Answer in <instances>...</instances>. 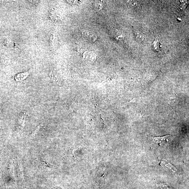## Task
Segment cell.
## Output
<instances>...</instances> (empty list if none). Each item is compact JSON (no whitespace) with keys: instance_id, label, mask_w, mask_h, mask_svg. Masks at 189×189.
<instances>
[{"instance_id":"obj_2","label":"cell","mask_w":189,"mask_h":189,"mask_svg":"<svg viewBox=\"0 0 189 189\" xmlns=\"http://www.w3.org/2000/svg\"><path fill=\"white\" fill-rule=\"evenodd\" d=\"M94 8L97 11H100L103 8L104 2L103 1H95L93 4Z\"/></svg>"},{"instance_id":"obj_1","label":"cell","mask_w":189,"mask_h":189,"mask_svg":"<svg viewBox=\"0 0 189 189\" xmlns=\"http://www.w3.org/2000/svg\"><path fill=\"white\" fill-rule=\"evenodd\" d=\"M82 36L84 39L91 42H95L97 39L96 36L94 34L88 31H83Z\"/></svg>"},{"instance_id":"obj_6","label":"cell","mask_w":189,"mask_h":189,"mask_svg":"<svg viewBox=\"0 0 189 189\" xmlns=\"http://www.w3.org/2000/svg\"><path fill=\"white\" fill-rule=\"evenodd\" d=\"M161 163H162L163 165L165 166L166 167H167V168L170 169V170H173V171L174 172L177 171V169L176 168V167H175L174 166L170 163L169 162H167L165 160H162V162H161Z\"/></svg>"},{"instance_id":"obj_7","label":"cell","mask_w":189,"mask_h":189,"mask_svg":"<svg viewBox=\"0 0 189 189\" xmlns=\"http://www.w3.org/2000/svg\"><path fill=\"white\" fill-rule=\"evenodd\" d=\"M84 59L87 60H94L95 58V55L93 52L88 51L84 53Z\"/></svg>"},{"instance_id":"obj_8","label":"cell","mask_w":189,"mask_h":189,"mask_svg":"<svg viewBox=\"0 0 189 189\" xmlns=\"http://www.w3.org/2000/svg\"><path fill=\"white\" fill-rule=\"evenodd\" d=\"M68 2L73 5H77L80 3L81 1H67Z\"/></svg>"},{"instance_id":"obj_9","label":"cell","mask_w":189,"mask_h":189,"mask_svg":"<svg viewBox=\"0 0 189 189\" xmlns=\"http://www.w3.org/2000/svg\"><path fill=\"white\" fill-rule=\"evenodd\" d=\"M160 187L162 189H172L169 186L165 185L163 184H160Z\"/></svg>"},{"instance_id":"obj_3","label":"cell","mask_w":189,"mask_h":189,"mask_svg":"<svg viewBox=\"0 0 189 189\" xmlns=\"http://www.w3.org/2000/svg\"><path fill=\"white\" fill-rule=\"evenodd\" d=\"M169 135L162 137H157L153 138V141L155 143H157L159 145L162 144L163 143L165 142L166 141L168 137H170Z\"/></svg>"},{"instance_id":"obj_4","label":"cell","mask_w":189,"mask_h":189,"mask_svg":"<svg viewBox=\"0 0 189 189\" xmlns=\"http://www.w3.org/2000/svg\"><path fill=\"white\" fill-rule=\"evenodd\" d=\"M153 47L155 52L159 53L162 52V44L159 41L156 40L154 41L153 44Z\"/></svg>"},{"instance_id":"obj_5","label":"cell","mask_w":189,"mask_h":189,"mask_svg":"<svg viewBox=\"0 0 189 189\" xmlns=\"http://www.w3.org/2000/svg\"><path fill=\"white\" fill-rule=\"evenodd\" d=\"M29 75L28 72H23L17 74L15 76V80L18 81H21L25 80Z\"/></svg>"}]
</instances>
